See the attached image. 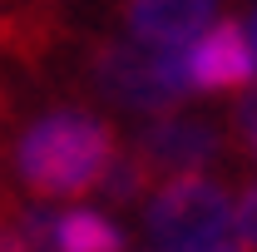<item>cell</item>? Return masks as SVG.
I'll return each mask as SVG.
<instances>
[{"label": "cell", "instance_id": "1", "mask_svg": "<svg viewBox=\"0 0 257 252\" xmlns=\"http://www.w3.org/2000/svg\"><path fill=\"white\" fill-rule=\"evenodd\" d=\"M119 154H124L119 129L104 114L64 104V109L40 114L30 129H20L10 149V168L35 203H79L99 193Z\"/></svg>", "mask_w": 257, "mask_h": 252}, {"label": "cell", "instance_id": "2", "mask_svg": "<svg viewBox=\"0 0 257 252\" xmlns=\"http://www.w3.org/2000/svg\"><path fill=\"white\" fill-rule=\"evenodd\" d=\"M84 74L94 84V94H104L119 109L134 114H178L198 89L188 79V55L183 50H144L134 40H109L99 35L84 50Z\"/></svg>", "mask_w": 257, "mask_h": 252}, {"label": "cell", "instance_id": "3", "mask_svg": "<svg viewBox=\"0 0 257 252\" xmlns=\"http://www.w3.org/2000/svg\"><path fill=\"white\" fill-rule=\"evenodd\" d=\"M232 193L208 178V173H178L154 183L149 203H144V222L149 237L163 252L173 247H193V242H218L232 232Z\"/></svg>", "mask_w": 257, "mask_h": 252}, {"label": "cell", "instance_id": "4", "mask_svg": "<svg viewBox=\"0 0 257 252\" xmlns=\"http://www.w3.org/2000/svg\"><path fill=\"white\" fill-rule=\"evenodd\" d=\"M223 149H227V134L213 119H193V114H159L134 134V154L149 163L154 178L198 173V168L218 163Z\"/></svg>", "mask_w": 257, "mask_h": 252}, {"label": "cell", "instance_id": "5", "mask_svg": "<svg viewBox=\"0 0 257 252\" xmlns=\"http://www.w3.org/2000/svg\"><path fill=\"white\" fill-rule=\"evenodd\" d=\"M183 55H188V79L198 94H237L257 74L252 35L237 20H213Z\"/></svg>", "mask_w": 257, "mask_h": 252}, {"label": "cell", "instance_id": "6", "mask_svg": "<svg viewBox=\"0 0 257 252\" xmlns=\"http://www.w3.org/2000/svg\"><path fill=\"white\" fill-rule=\"evenodd\" d=\"M223 0H124V35L144 50H188L218 20Z\"/></svg>", "mask_w": 257, "mask_h": 252}, {"label": "cell", "instance_id": "7", "mask_svg": "<svg viewBox=\"0 0 257 252\" xmlns=\"http://www.w3.org/2000/svg\"><path fill=\"white\" fill-rule=\"evenodd\" d=\"M64 35H69V15L60 0H10L0 10V60L35 69L60 50Z\"/></svg>", "mask_w": 257, "mask_h": 252}, {"label": "cell", "instance_id": "8", "mask_svg": "<svg viewBox=\"0 0 257 252\" xmlns=\"http://www.w3.org/2000/svg\"><path fill=\"white\" fill-rule=\"evenodd\" d=\"M55 247L60 252H124V232L99 208H64V213H55Z\"/></svg>", "mask_w": 257, "mask_h": 252}, {"label": "cell", "instance_id": "9", "mask_svg": "<svg viewBox=\"0 0 257 252\" xmlns=\"http://www.w3.org/2000/svg\"><path fill=\"white\" fill-rule=\"evenodd\" d=\"M99 193H104L109 203L128 208V203H139V198H149V193H154V173H149V163L134 154V149H124V154L114 158V168L104 173Z\"/></svg>", "mask_w": 257, "mask_h": 252}, {"label": "cell", "instance_id": "10", "mask_svg": "<svg viewBox=\"0 0 257 252\" xmlns=\"http://www.w3.org/2000/svg\"><path fill=\"white\" fill-rule=\"evenodd\" d=\"M227 134H232V149L247 158V163H257V89H242V99L232 104Z\"/></svg>", "mask_w": 257, "mask_h": 252}, {"label": "cell", "instance_id": "11", "mask_svg": "<svg viewBox=\"0 0 257 252\" xmlns=\"http://www.w3.org/2000/svg\"><path fill=\"white\" fill-rule=\"evenodd\" d=\"M232 232L242 237V247L257 252V183H247L242 198H237V208H232Z\"/></svg>", "mask_w": 257, "mask_h": 252}, {"label": "cell", "instance_id": "12", "mask_svg": "<svg viewBox=\"0 0 257 252\" xmlns=\"http://www.w3.org/2000/svg\"><path fill=\"white\" fill-rule=\"evenodd\" d=\"M15 208V203H10ZM10 208H5V198H0V252H30L20 242V232H15V222H10Z\"/></svg>", "mask_w": 257, "mask_h": 252}, {"label": "cell", "instance_id": "13", "mask_svg": "<svg viewBox=\"0 0 257 252\" xmlns=\"http://www.w3.org/2000/svg\"><path fill=\"white\" fill-rule=\"evenodd\" d=\"M10 119V94H5V84H0V124Z\"/></svg>", "mask_w": 257, "mask_h": 252}, {"label": "cell", "instance_id": "14", "mask_svg": "<svg viewBox=\"0 0 257 252\" xmlns=\"http://www.w3.org/2000/svg\"><path fill=\"white\" fill-rule=\"evenodd\" d=\"M247 35H252V55H257V10H252V30H247Z\"/></svg>", "mask_w": 257, "mask_h": 252}, {"label": "cell", "instance_id": "15", "mask_svg": "<svg viewBox=\"0 0 257 252\" xmlns=\"http://www.w3.org/2000/svg\"><path fill=\"white\" fill-rule=\"evenodd\" d=\"M5 5H10V0H0V10H5Z\"/></svg>", "mask_w": 257, "mask_h": 252}]
</instances>
